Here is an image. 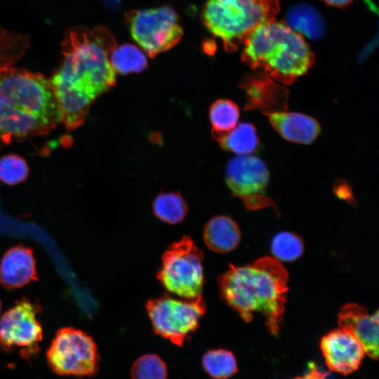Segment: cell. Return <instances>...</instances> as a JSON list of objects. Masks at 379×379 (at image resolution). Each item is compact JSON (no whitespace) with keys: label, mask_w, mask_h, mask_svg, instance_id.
Segmentation results:
<instances>
[{"label":"cell","mask_w":379,"mask_h":379,"mask_svg":"<svg viewBox=\"0 0 379 379\" xmlns=\"http://www.w3.org/2000/svg\"><path fill=\"white\" fill-rule=\"evenodd\" d=\"M114 48V38L103 27L66 32L63 59L49 81L67 130L84 124L95 98L114 86L116 72L109 58Z\"/></svg>","instance_id":"1"},{"label":"cell","mask_w":379,"mask_h":379,"mask_svg":"<svg viewBox=\"0 0 379 379\" xmlns=\"http://www.w3.org/2000/svg\"><path fill=\"white\" fill-rule=\"evenodd\" d=\"M62 122L49 79L12 67L0 71V148L48 134Z\"/></svg>","instance_id":"2"},{"label":"cell","mask_w":379,"mask_h":379,"mask_svg":"<svg viewBox=\"0 0 379 379\" xmlns=\"http://www.w3.org/2000/svg\"><path fill=\"white\" fill-rule=\"evenodd\" d=\"M288 280L280 261L267 256L244 266L230 265L218 283L222 300L245 322L260 314L268 331L277 336L283 321Z\"/></svg>","instance_id":"3"},{"label":"cell","mask_w":379,"mask_h":379,"mask_svg":"<svg viewBox=\"0 0 379 379\" xmlns=\"http://www.w3.org/2000/svg\"><path fill=\"white\" fill-rule=\"evenodd\" d=\"M242 60L273 79L291 84L312 67L315 56L302 35L274 20L252 31L243 42Z\"/></svg>","instance_id":"4"},{"label":"cell","mask_w":379,"mask_h":379,"mask_svg":"<svg viewBox=\"0 0 379 379\" xmlns=\"http://www.w3.org/2000/svg\"><path fill=\"white\" fill-rule=\"evenodd\" d=\"M279 0H208L206 27L220 39L227 51H236L258 26L275 20Z\"/></svg>","instance_id":"5"},{"label":"cell","mask_w":379,"mask_h":379,"mask_svg":"<svg viewBox=\"0 0 379 379\" xmlns=\"http://www.w3.org/2000/svg\"><path fill=\"white\" fill-rule=\"evenodd\" d=\"M203 252L189 236L171 244L161 258L157 278L170 293L193 299L201 295L204 285Z\"/></svg>","instance_id":"6"},{"label":"cell","mask_w":379,"mask_h":379,"mask_svg":"<svg viewBox=\"0 0 379 379\" xmlns=\"http://www.w3.org/2000/svg\"><path fill=\"white\" fill-rule=\"evenodd\" d=\"M145 308L154 332L178 347L198 329L206 313L201 295L186 299L164 294L149 300Z\"/></svg>","instance_id":"7"},{"label":"cell","mask_w":379,"mask_h":379,"mask_svg":"<svg viewBox=\"0 0 379 379\" xmlns=\"http://www.w3.org/2000/svg\"><path fill=\"white\" fill-rule=\"evenodd\" d=\"M46 356L48 366L58 375L92 377L99 371L100 359L95 341L74 327L57 331Z\"/></svg>","instance_id":"8"},{"label":"cell","mask_w":379,"mask_h":379,"mask_svg":"<svg viewBox=\"0 0 379 379\" xmlns=\"http://www.w3.org/2000/svg\"><path fill=\"white\" fill-rule=\"evenodd\" d=\"M127 22L133 39L151 58L173 48L183 34L178 16L169 6L133 11Z\"/></svg>","instance_id":"9"},{"label":"cell","mask_w":379,"mask_h":379,"mask_svg":"<svg viewBox=\"0 0 379 379\" xmlns=\"http://www.w3.org/2000/svg\"><path fill=\"white\" fill-rule=\"evenodd\" d=\"M39 304L23 297L0 317V349L18 350L21 356L30 359L38 354L43 329L37 317Z\"/></svg>","instance_id":"10"},{"label":"cell","mask_w":379,"mask_h":379,"mask_svg":"<svg viewBox=\"0 0 379 379\" xmlns=\"http://www.w3.org/2000/svg\"><path fill=\"white\" fill-rule=\"evenodd\" d=\"M225 179L233 195L240 198L248 209L276 208L265 192L270 181L268 169L258 157L246 155L232 159L226 167Z\"/></svg>","instance_id":"11"},{"label":"cell","mask_w":379,"mask_h":379,"mask_svg":"<svg viewBox=\"0 0 379 379\" xmlns=\"http://www.w3.org/2000/svg\"><path fill=\"white\" fill-rule=\"evenodd\" d=\"M320 349L328 369L342 375L356 371L365 355L364 349L359 340L340 328L323 336Z\"/></svg>","instance_id":"12"},{"label":"cell","mask_w":379,"mask_h":379,"mask_svg":"<svg viewBox=\"0 0 379 379\" xmlns=\"http://www.w3.org/2000/svg\"><path fill=\"white\" fill-rule=\"evenodd\" d=\"M378 311L370 314L356 303H347L340 310L338 323L340 328L355 337L363 346L365 354L378 359Z\"/></svg>","instance_id":"13"},{"label":"cell","mask_w":379,"mask_h":379,"mask_svg":"<svg viewBox=\"0 0 379 379\" xmlns=\"http://www.w3.org/2000/svg\"><path fill=\"white\" fill-rule=\"evenodd\" d=\"M32 248L18 245L9 248L0 262V284L8 289L21 288L37 280Z\"/></svg>","instance_id":"14"},{"label":"cell","mask_w":379,"mask_h":379,"mask_svg":"<svg viewBox=\"0 0 379 379\" xmlns=\"http://www.w3.org/2000/svg\"><path fill=\"white\" fill-rule=\"evenodd\" d=\"M266 114L273 128L290 142L311 144L321 131L319 123L314 118L304 114L274 112Z\"/></svg>","instance_id":"15"},{"label":"cell","mask_w":379,"mask_h":379,"mask_svg":"<svg viewBox=\"0 0 379 379\" xmlns=\"http://www.w3.org/2000/svg\"><path fill=\"white\" fill-rule=\"evenodd\" d=\"M203 238L206 246L212 251L225 253L239 246L241 233L237 222L231 218L217 215L206 223Z\"/></svg>","instance_id":"16"},{"label":"cell","mask_w":379,"mask_h":379,"mask_svg":"<svg viewBox=\"0 0 379 379\" xmlns=\"http://www.w3.org/2000/svg\"><path fill=\"white\" fill-rule=\"evenodd\" d=\"M286 25L291 29L312 40L323 37L326 22L321 13L313 6L298 4L287 11Z\"/></svg>","instance_id":"17"},{"label":"cell","mask_w":379,"mask_h":379,"mask_svg":"<svg viewBox=\"0 0 379 379\" xmlns=\"http://www.w3.org/2000/svg\"><path fill=\"white\" fill-rule=\"evenodd\" d=\"M244 88L248 95V109L265 108L272 109L271 106L277 104V93H284V88L274 84L272 80L265 74L259 76H248L243 81ZM284 96V95H279Z\"/></svg>","instance_id":"18"},{"label":"cell","mask_w":379,"mask_h":379,"mask_svg":"<svg viewBox=\"0 0 379 379\" xmlns=\"http://www.w3.org/2000/svg\"><path fill=\"white\" fill-rule=\"evenodd\" d=\"M220 146L239 156L249 155L259 145L256 128L250 123H241L218 140Z\"/></svg>","instance_id":"19"},{"label":"cell","mask_w":379,"mask_h":379,"mask_svg":"<svg viewBox=\"0 0 379 379\" xmlns=\"http://www.w3.org/2000/svg\"><path fill=\"white\" fill-rule=\"evenodd\" d=\"M155 216L164 222L176 225L185 218L188 206L179 192H161L152 203Z\"/></svg>","instance_id":"20"},{"label":"cell","mask_w":379,"mask_h":379,"mask_svg":"<svg viewBox=\"0 0 379 379\" xmlns=\"http://www.w3.org/2000/svg\"><path fill=\"white\" fill-rule=\"evenodd\" d=\"M201 364L213 379H229L238 371L235 356L223 348L207 350L202 356Z\"/></svg>","instance_id":"21"},{"label":"cell","mask_w":379,"mask_h":379,"mask_svg":"<svg viewBox=\"0 0 379 379\" xmlns=\"http://www.w3.org/2000/svg\"><path fill=\"white\" fill-rule=\"evenodd\" d=\"M209 116L212 126V135L218 140L237 126L239 118V110L233 101L220 99L211 105Z\"/></svg>","instance_id":"22"},{"label":"cell","mask_w":379,"mask_h":379,"mask_svg":"<svg viewBox=\"0 0 379 379\" xmlns=\"http://www.w3.org/2000/svg\"><path fill=\"white\" fill-rule=\"evenodd\" d=\"M109 58L115 72L122 74L139 73L147 66V58L143 52L131 44L114 48Z\"/></svg>","instance_id":"23"},{"label":"cell","mask_w":379,"mask_h":379,"mask_svg":"<svg viewBox=\"0 0 379 379\" xmlns=\"http://www.w3.org/2000/svg\"><path fill=\"white\" fill-rule=\"evenodd\" d=\"M29 39L0 27V71L12 67L25 53Z\"/></svg>","instance_id":"24"},{"label":"cell","mask_w":379,"mask_h":379,"mask_svg":"<svg viewBox=\"0 0 379 379\" xmlns=\"http://www.w3.org/2000/svg\"><path fill=\"white\" fill-rule=\"evenodd\" d=\"M271 250L277 260L291 262L302 255L304 244L296 234L286 231L281 232L274 237Z\"/></svg>","instance_id":"25"},{"label":"cell","mask_w":379,"mask_h":379,"mask_svg":"<svg viewBox=\"0 0 379 379\" xmlns=\"http://www.w3.org/2000/svg\"><path fill=\"white\" fill-rule=\"evenodd\" d=\"M130 375L131 379H167L168 368L160 357L146 354L133 362Z\"/></svg>","instance_id":"26"},{"label":"cell","mask_w":379,"mask_h":379,"mask_svg":"<svg viewBox=\"0 0 379 379\" xmlns=\"http://www.w3.org/2000/svg\"><path fill=\"white\" fill-rule=\"evenodd\" d=\"M29 174V167L24 158L10 154L0 157V180L8 185L24 181Z\"/></svg>","instance_id":"27"},{"label":"cell","mask_w":379,"mask_h":379,"mask_svg":"<svg viewBox=\"0 0 379 379\" xmlns=\"http://www.w3.org/2000/svg\"><path fill=\"white\" fill-rule=\"evenodd\" d=\"M328 372L320 370L314 363H311L307 373L293 379H328Z\"/></svg>","instance_id":"28"},{"label":"cell","mask_w":379,"mask_h":379,"mask_svg":"<svg viewBox=\"0 0 379 379\" xmlns=\"http://www.w3.org/2000/svg\"><path fill=\"white\" fill-rule=\"evenodd\" d=\"M378 43V34L375 39L372 40L366 46L364 47L363 51L359 54V58L360 60H363L374 48Z\"/></svg>","instance_id":"29"},{"label":"cell","mask_w":379,"mask_h":379,"mask_svg":"<svg viewBox=\"0 0 379 379\" xmlns=\"http://www.w3.org/2000/svg\"><path fill=\"white\" fill-rule=\"evenodd\" d=\"M335 193L339 197L343 198L346 200H348V199H350L351 197L350 189L347 185H339L335 190Z\"/></svg>","instance_id":"30"},{"label":"cell","mask_w":379,"mask_h":379,"mask_svg":"<svg viewBox=\"0 0 379 379\" xmlns=\"http://www.w3.org/2000/svg\"><path fill=\"white\" fill-rule=\"evenodd\" d=\"M328 6L343 8L347 6L352 0H322Z\"/></svg>","instance_id":"31"},{"label":"cell","mask_w":379,"mask_h":379,"mask_svg":"<svg viewBox=\"0 0 379 379\" xmlns=\"http://www.w3.org/2000/svg\"><path fill=\"white\" fill-rule=\"evenodd\" d=\"M109 6L113 8H118L120 6V0H105Z\"/></svg>","instance_id":"32"},{"label":"cell","mask_w":379,"mask_h":379,"mask_svg":"<svg viewBox=\"0 0 379 379\" xmlns=\"http://www.w3.org/2000/svg\"><path fill=\"white\" fill-rule=\"evenodd\" d=\"M367 5L369 6L370 9L373 11L377 12L378 9L376 8L375 4L373 3V0H364Z\"/></svg>","instance_id":"33"},{"label":"cell","mask_w":379,"mask_h":379,"mask_svg":"<svg viewBox=\"0 0 379 379\" xmlns=\"http://www.w3.org/2000/svg\"><path fill=\"white\" fill-rule=\"evenodd\" d=\"M1 302L0 301V312H1Z\"/></svg>","instance_id":"34"}]
</instances>
